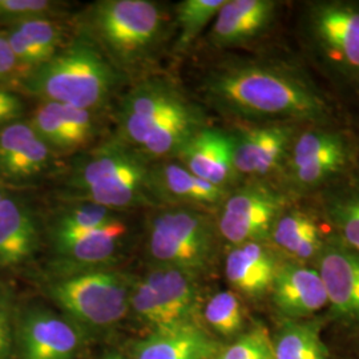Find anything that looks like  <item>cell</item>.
Returning <instances> with one entry per match:
<instances>
[{"mask_svg": "<svg viewBox=\"0 0 359 359\" xmlns=\"http://www.w3.org/2000/svg\"><path fill=\"white\" fill-rule=\"evenodd\" d=\"M79 27L123 76L154 62L172 32L170 13L154 0L95 1Z\"/></svg>", "mask_w": 359, "mask_h": 359, "instance_id": "7a4b0ae2", "label": "cell"}, {"mask_svg": "<svg viewBox=\"0 0 359 359\" xmlns=\"http://www.w3.org/2000/svg\"><path fill=\"white\" fill-rule=\"evenodd\" d=\"M274 359H330L317 320H285L273 338Z\"/></svg>", "mask_w": 359, "mask_h": 359, "instance_id": "4316f807", "label": "cell"}, {"mask_svg": "<svg viewBox=\"0 0 359 359\" xmlns=\"http://www.w3.org/2000/svg\"><path fill=\"white\" fill-rule=\"evenodd\" d=\"M118 212L90 201H74L57 209L50 224L51 243H59L99 229L115 221Z\"/></svg>", "mask_w": 359, "mask_h": 359, "instance_id": "83f0119b", "label": "cell"}, {"mask_svg": "<svg viewBox=\"0 0 359 359\" xmlns=\"http://www.w3.org/2000/svg\"><path fill=\"white\" fill-rule=\"evenodd\" d=\"M269 240L298 261H316L327 241L318 217L313 212L292 205L274 222Z\"/></svg>", "mask_w": 359, "mask_h": 359, "instance_id": "d4e9b609", "label": "cell"}, {"mask_svg": "<svg viewBox=\"0 0 359 359\" xmlns=\"http://www.w3.org/2000/svg\"><path fill=\"white\" fill-rule=\"evenodd\" d=\"M299 126L286 123L252 124L233 130L234 168L238 177L265 181L281 170Z\"/></svg>", "mask_w": 359, "mask_h": 359, "instance_id": "4fadbf2b", "label": "cell"}, {"mask_svg": "<svg viewBox=\"0 0 359 359\" xmlns=\"http://www.w3.org/2000/svg\"><path fill=\"white\" fill-rule=\"evenodd\" d=\"M86 332L67 316L32 305L18 311L15 357L18 359H75Z\"/></svg>", "mask_w": 359, "mask_h": 359, "instance_id": "7c38bea8", "label": "cell"}, {"mask_svg": "<svg viewBox=\"0 0 359 359\" xmlns=\"http://www.w3.org/2000/svg\"><path fill=\"white\" fill-rule=\"evenodd\" d=\"M156 208L148 221L147 236L152 265L182 270L196 277L210 269L221 238L216 218L196 208Z\"/></svg>", "mask_w": 359, "mask_h": 359, "instance_id": "8992f818", "label": "cell"}, {"mask_svg": "<svg viewBox=\"0 0 359 359\" xmlns=\"http://www.w3.org/2000/svg\"><path fill=\"white\" fill-rule=\"evenodd\" d=\"M269 294L285 320H305L327 306L320 271L302 264H283Z\"/></svg>", "mask_w": 359, "mask_h": 359, "instance_id": "ffe728a7", "label": "cell"}, {"mask_svg": "<svg viewBox=\"0 0 359 359\" xmlns=\"http://www.w3.org/2000/svg\"><path fill=\"white\" fill-rule=\"evenodd\" d=\"M219 345L196 322L154 329L135 345V359H213Z\"/></svg>", "mask_w": 359, "mask_h": 359, "instance_id": "7402d4cb", "label": "cell"}, {"mask_svg": "<svg viewBox=\"0 0 359 359\" xmlns=\"http://www.w3.org/2000/svg\"><path fill=\"white\" fill-rule=\"evenodd\" d=\"M280 3L274 0H225L208 41L216 48H233L262 36L274 23Z\"/></svg>", "mask_w": 359, "mask_h": 359, "instance_id": "ac0fdd59", "label": "cell"}, {"mask_svg": "<svg viewBox=\"0 0 359 359\" xmlns=\"http://www.w3.org/2000/svg\"><path fill=\"white\" fill-rule=\"evenodd\" d=\"M322 212L335 237L359 255V180L329 188L323 193Z\"/></svg>", "mask_w": 359, "mask_h": 359, "instance_id": "484cf974", "label": "cell"}, {"mask_svg": "<svg viewBox=\"0 0 359 359\" xmlns=\"http://www.w3.org/2000/svg\"><path fill=\"white\" fill-rule=\"evenodd\" d=\"M231 191L194 176L176 158L151 165L149 194L156 206H185L206 210L219 208Z\"/></svg>", "mask_w": 359, "mask_h": 359, "instance_id": "9a60e30c", "label": "cell"}, {"mask_svg": "<svg viewBox=\"0 0 359 359\" xmlns=\"http://www.w3.org/2000/svg\"><path fill=\"white\" fill-rule=\"evenodd\" d=\"M334 318L359 323V255L330 237L316 259Z\"/></svg>", "mask_w": 359, "mask_h": 359, "instance_id": "5bb4252c", "label": "cell"}, {"mask_svg": "<svg viewBox=\"0 0 359 359\" xmlns=\"http://www.w3.org/2000/svg\"><path fill=\"white\" fill-rule=\"evenodd\" d=\"M133 283L128 276L104 268L59 274L50 281L47 292L84 332L103 330L127 316Z\"/></svg>", "mask_w": 359, "mask_h": 359, "instance_id": "52a82bcc", "label": "cell"}, {"mask_svg": "<svg viewBox=\"0 0 359 359\" xmlns=\"http://www.w3.org/2000/svg\"><path fill=\"white\" fill-rule=\"evenodd\" d=\"M213 359H274L273 339L264 326H256L229 346L219 348Z\"/></svg>", "mask_w": 359, "mask_h": 359, "instance_id": "d6a6232c", "label": "cell"}, {"mask_svg": "<svg viewBox=\"0 0 359 359\" xmlns=\"http://www.w3.org/2000/svg\"><path fill=\"white\" fill-rule=\"evenodd\" d=\"M130 308L154 329L196 322L197 277L175 268L152 266L142 280L133 283Z\"/></svg>", "mask_w": 359, "mask_h": 359, "instance_id": "30bf717a", "label": "cell"}, {"mask_svg": "<svg viewBox=\"0 0 359 359\" xmlns=\"http://www.w3.org/2000/svg\"><path fill=\"white\" fill-rule=\"evenodd\" d=\"M283 262L265 243L236 245L225 258V276L231 287L249 298L269 294Z\"/></svg>", "mask_w": 359, "mask_h": 359, "instance_id": "44dd1931", "label": "cell"}, {"mask_svg": "<svg viewBox=\"0 0 359 359\" xmlns=\"http://www.w3.org/2000/svg\"><path fill=\"white\" fill-rule=\"evenodd\" d=\"M16 314L13 293L0 280V359L15 357Z\"/></svg>", "mask_w": 359, "mask_h": 359, "instance_id": "e575fe53", "label": "cell"}, {"mask_svg": "<svg viewBox=\"0 0 359 359\" xmlns=\"http://www.w3.org/2000/svg\"><path fill=\"white\" fill-rule=\"evenodd\" d=\"M55 151L39 136L29 121H13L0 128V179L23 184L51 168Z\"/></svg>", "mask_w": 359, "mask_h": 359, "instance_id": "2e32d148", "label": "cell"}, {"mask_svg": "<svg viewBox=\"0 0 359 359\" xmlns=\"http://www.w3.org/2000/svg\"><path fill=\"white\" fill-rule=\"evenodd\" d=\"M57 104V103H56ZM57 111L65 123L74 151L86 147L97 133V112L57 104Z\"/></svg>", "mask_w": 359, "mask_h": 359, "instance_id": "836d02e7", "label": "cell"}, {"mask_svg": "<svg viewBox=\"0 0 359 359\" xmlns=\"http://www.w3.org/2000/svg\"><path fill=\"white\" fill-rule=\"evenodd\" d=\"M29 123L36 130L39 136L46 142V144H48L56 154L74 151L69 135L67 132L62 117L59 115L57 104L43 102L39 105Z\"/></svg>", "mask_w": 359, "mask_h": 359, "instance_id": "1f68e13d", "label": "cell"}, {"mask_svg": "<svg viewBox=\"0 0 359 359\" xmlns=\"http://www.w3.org/2000/svg\"><path fill=\"white\" fill-rule=\"evenodd\" d=\"M299 35L306 52L327 76L359 93V1L305 4Z\"/></svg>", "mask_w": 359, "mask_h": 359, "instance_id": "5b68a950", "label": "cell"}, {"mask_svg": "<svg viewBox=\"0 0 359 359\" xmlns=\"http://www.w3.org/2000/svg\"><path fill=\"white\" fill-rule=\"evenodd\" d=\"M128 226L121 217L99 229L69 240L53 243L59 274L111 268L123 249Z\"/></svg>", "mask_w": 359, "mask_h": 359, "instance_id": "d6986e66", "label": "cell"}, {"mask_svg": "<svg viewBox=\"0 0 359 359\" xmlns=\"http://www.w3.org/2000/svg\"><path fill=\"white\" fill-rule=\"evenodd\" d=\"M123 75L90 40L79 35L51 60L28 72L23 86L41 102L99 112L111 100Z\"/></svg>", "mask_w": 359, "mask_h": 359, "instance_id": "3957f363", "label": "cell"}, {"mask_svg": "<svg viewBox=\"0 0 359 359\" xmlns=\"http://www.w3.org/2000/svg\"><path fill=\"white\" fill-rule=\"evenodd\" d=\"M19 67V62L13 55L6 34L0 32V80H7L13 76Z\"/></svg>", "mask_w": 359, "mask_h": 359, "instance_id": "8d00e7d4", "label": "cell"}, {"mask_svg": "<svg viewBox=\"0 0 359 359\" xmlns=\"http://www.w3.org/2000/svg\"><path fill=\"white\" fill-rule=\"evenodd\" d=\"M102 359H127L126 357H123L121 354H118V353H115V351H111V353H107L105 355H103V358Z\"/></svg>", "mask_w": 359, "mask_h": 359, "instance_id": "74e56055", "label": "cell"}, {"mask_svg": "<svg viewBox=\"0 0 359 359\" xmlns=\"http://www.w3.org/2000/svg\"><path fill=\"white\" fill-rule=\"evenodd\" d=\"M40 231L32 209L18 197L6 196L0 203V268L28 261L38 250Z\"/></svg>", "mask_w": 359, "mask_h": 359, "instance_id": "603a6c76", "label": "cell"}, {"mask_svg": "<svg viewBox=\"0 0 359 359\" xmlns=\"http://www.w3.org/2000/svg\"><path fill=\"white\" fill-rule=\"evenodd\" d=\"M233 154V132L205 126L193 135L175 158L194 176L231 191L240 179Z\"/></svg>", "mask_w": 359, "mask_h": 359, "instance_id": "e0dca14e", "label": "cell"}, {"mask_svg": "<svg viewBox=\"0 0 359 359\" xmlns=\"http://www.w3.org/2000/svg\"><path fill=\"white\" fill-rule=\"evenodd\" d=\"M191 103L176 81L163 76L142 79L118 103L115 137L136 151L154 129Z\"/></svg>", "mask_w": 359, "mask_h": 359, "instance_id": "8fae6325", "label": "cell"}, {"mask_svg": "<svg viewBox=\"0 0 359 359\" xmlns=\"http://www.w3.org/2000/svg\"><path fill=\"white\" fill-rule=\"evenodd\" d=\"M4 34L19 65L29 72L51 60L65 46V25L59 19L27 20Z\"/></svg>", "mask_w": 359, "mask_h": 359, "instance_id": "cb8c5ba5", "label": "cell"}, {"mask_svg": "<svg viewBox=\"0 0 359 359\" xmlns=\"http://www.w3.org/2000/svg\"><path fill=\"white\" fill-rule=\"evenodd\" d=\"M290 204L289 194L266 181H249L231 189L218 208V233L231 246L269 240L274 222Z\"/></svg>", "mask_w": 359, "mask_h": 359, "instance_id": "9c48e42d", "label": "cell"}, {"mask_svg": "<svg viewBox=\"0 0 359 359\" xmlns=\"http://www.w3.org/2000/svg\"><path fill=\"white\" fill-rule=\"evenodd\" d=\"M68 3L55 0H0V25L15 26L34 19H59Z\"/></svg>", "mask_w": 359, "mask_h": 359, "instance_id": "4dcf8cb0", "label": "cell"}, {"mask_svg": "<svg viewBox=\"0 0 359 359\" xmlns=\"http://www.w3.org/2000/svg\"><path fill=\"white\" fill-rule=\"evenodd\" d=\"M225 0H182L175 7V50L187 51L194 40L212 25Z\"/></svg>", "mask_w": 359, "mask_h": 359, "instance_id": "f1b7e54d", "label": "cell"}, {"mask_svg": "<svg viewBox=\"0 0 359 359\" xmlns=\"http://www.w3.org/2000/svg\"><path fill=\"white\" fill-rule=\"evenodd\" d=\"M6 197V194L3 192V189H1V187H0V203H1V200Z\"/></svg>", "mask_w": 359, "mask_h": 359, "instance_id": "f35d334b", "label": "cell"}, {"mask_svg": "<svg viewBox=\"0 0 359 359\" xmlns=\"http://www.w3.org/2000/svg\"><path fill=\"white\" fill-rule=\"evenodd\" d=\"M353 145L344 132L329 126L298 130L283 169L286 188L310 193L335 182L353 160Z\"/></svg>", "mask_w": 359, "mask_h": 359, "instance_id": "ba28073f", "label": "cell"}, {"mask_svg": "<svg viewBox=\"0 0 359 359\" xmlns=\"http://www.w3.org/2000/svg\"><path fill=\"white\" fill-rule=\"evenodd\" d=\"M204 318L218 335L231 338L244 329V305L234 292L222 290L206 302Z\"/></svg>", "mask_w": 359, "mask_h": 359, "instance_id": "f546056e", "label": "cell"}, {"mask_svg": "<svg viewBox=\"0 0 359 359\" xmlns=\"http://www.w3.org/2000/svg\"><path fill=\"white\" fill-rule=\"evenodd\" d=\"M151 165L149 160L114 137L74 161L65 188L75 201H90L115 212L154 206L149 194Z\"/></svg>", "mask_w": 359, "mask_h": 359, "instance_id": "277c9868", "label": "cell"}, {"mask_svg": "<svg viewBox=\"0 0 359 359\" xmlns=\"http://www.w3.org/2000/svg\"><path fill=\"white\" fill-rule=\"evenodd\" d=\"M25 107L18 95L0 88V128L20 120Z\"/></svg>", "mask_w": 359, "mask_h": 359, "instance_id": "d590c367", "label": "cell"}, {"mask_svg": "<svg viewBox=\"0 0 359 359\" xmlns=\"http://www.w3.org/2000/svg\"><path fill=\"white\" fill-rule=\"evenodd\" d=\"M206 104L219 115L248 124L329 126L333 104L308 74L277 59L229 60L201 81Z\"/></svg>", "mask_w": 359, "mask_h": 359, "instance_id": "6da1fadb", "label": "cell"}]
</instances>
